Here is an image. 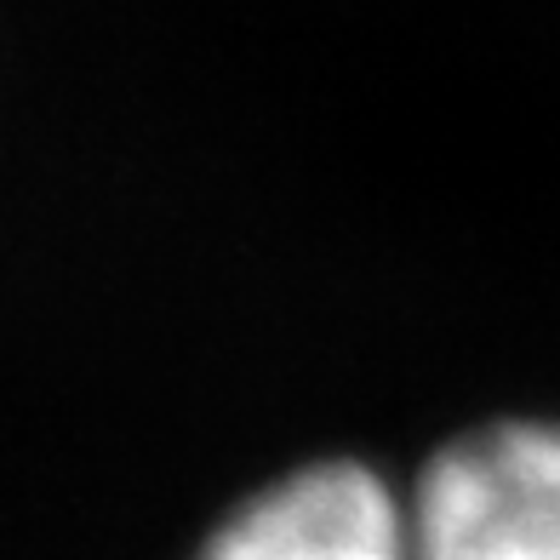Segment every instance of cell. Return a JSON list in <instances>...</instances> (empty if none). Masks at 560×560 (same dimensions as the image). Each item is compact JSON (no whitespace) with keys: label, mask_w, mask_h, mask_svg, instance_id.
<instances>
[{"label":"cell","mask_w":560,"mask_h":560,"mask_svg":"<svg viewBox=\"0 0 560 560\" xmlns=\"http://www.w3.org/2000/svg\"><path fill=\"white\" fill-rule=\"evenodd\" d=\"M418 560H560V423L452 441L412 498Z\"/></svg>","instance_id":"obj_1"},{"label":"cell","mask_w":560,"mask_h":560,"mask_svg":"<svg viewBox=\"0 0 560 560\" xmlns=\"http://www.w3.org/2000/svg\"><path fill=\"white\" fill-rule=\"evenodd\" d=\"M200 560H418V544L372 469L315 464L241 503Z\"/></svg>","instance_id":"obj_2"}]
</instances>
